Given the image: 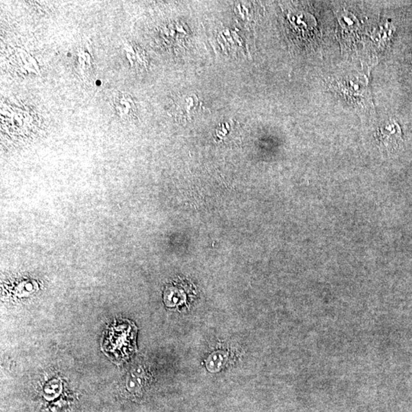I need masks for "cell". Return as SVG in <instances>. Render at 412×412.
Returning <instances> with one entry per match:
<instances>
[{
    "mask_svg": "<svg viewBox=\"0 0 412 412\" xmlns=\"http://www.w3.org/2000/svg\"><path fill=\"white\" fill-rule=\"evenodd\" d=\"M111 106L121 119L128 120L136 117V107L130 94L124 92H116L111 100Z\"/></svg>",
    "mask_w": 412,
    "mask_h": 412,
    "instance_id": "cell-1",
    "label": "cell"
},
{
    "mask_svg": "<svg viewBox=\"0 0 412 412\" xmlns=\"http://www.w3.org/2000/svg\"><path fill=\"white\" fill-rule=\"evenodd\" d=\"M228 361V354L222 350H217L209 355L205 361L208 370L212 373L220 372L226 366Z\"/></svg>",
    "mask_w": 412,
    "mask_h": 412,
    "instance_id": "cell-2",
    "label": "cell"
},
{
    "mask_svg": "<svg viewBox=\"0 0 412 412\" xmlns=\"http://www.w3.org/2000/svg\"><path fill=\"white\" fill-rule=\"evenodd\" d=\"M397 124L394 122H387V123L383 125L381 128L379 130V135L381 138L380 139L383 142H391V141H396V137L398 136V134L400 133L399 130H398Z\"/></svg>",
    "mask_w": 412,
    "mask_h": 412,
    "instance_id": "cell-3",
    "label": "cell"
},
{
    "mask_svg": "<svg viewBox=\"0 0 412 412\" xmlns=\"http://www.w3.org/2000/svg\"><path fill=\"white\" fill-rule=\"evenodd\" d=\"M143 370L141 368L138 367L130 373L129 377L127 388L130 391H138L142 386Z\"/></svg>",
    "mask_w": 412,
    "mask_h": 412,
    "instance_id": "cell-4",
    "label": "cell"
}]
</instances>
